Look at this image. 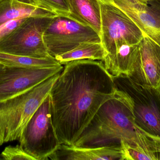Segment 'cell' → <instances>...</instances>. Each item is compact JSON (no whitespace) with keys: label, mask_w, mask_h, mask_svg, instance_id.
<instances>
[{"label":"cell","mask_w":160,"mask_h":160,"mask_svg":"<svg viewBox=\"0 0 160 160\" xmlns=\"http://www.w3.org/2000/svg\"><path fill=\"white\" fill-rule=\"evenodd\" d=\"M64 65L50 92L52 119L60 144L74 146L118 88L101 61L81 59Z\"/></svg>","instance_id":"6da1fadb"},{"label":"cell","mask_w":160,"mask_h":160,"mask_svg":"<svg viewBox=\"0 0 160 160\" xmlns=\"http://www.w3.org/2000/svg\"><path fill=\"white\" fill-rule=\"evenodd\" d=\"M133 109L130 97L118 88L115 95L100 108L74 146H111L120 145L121 141L132 144L138 130Z\"/></svg>","instance_id":"7a4b0ae2"},{"label":"cell","mask_w":160,"mask_h":160,"mask_svg":"<svg viewBox=\"0 0 160 160\" xmlns=\"http://www.w3.org/2000/svg\"><path fill=\"white\" fill-rule=\"evenodd\" d=\"M61 72L28 91L0 101V147L19 140L28 121L49 95Z\"/></svg>","instance_id":"3957f363"},{"label":"cell","mask_w":160,"mask_h":160,"mask_svg":"<svg viewBox=\"0 0 160 160\" xmlns=\"http://www.w3.org/2000/svg\"><path fill=\"white\" fill-rule=\"evenodd\" d=\"M113 78L118 88L132 100L136 127L160 141V98L157 88L140 84L126 75Z\"/></svg>","instance_id":"277c9868"},{"label":"cell","mask_w":160,"mask_h":160,"mask_svg":"<svg viewBox=\"0 0 160 160\" xmlns=\"http://www.w3.org/2000/svg\"><path fill=\"white\" fill-rule=\"evenodd\" d=\"M18 141L35 160H48L59 148L61 144L52 124L49 95L28 121Z\"/></svg>","instance_id":"5b68a950"},{"label":"cell","mask_w":160,"mask_h":160,"mask_svg":"<svg viewBox=\"0 0 160 160\" xmlns=\"http://www.w3.org/2000/svg\"><path fill=\"white\" fill-rule=\"evenodd\" d=\"M53 17L26 18L8 35L0 40V51L34 58H50L43 35Z\"/></svg>","instance_id":"8992f818"},{"label":"cell","mask_w":160,"mask_h":160,"mask_svg":"<svg viewBox=\"0 0 160 160\" xmlns=\"http://www.w3.org/2000/svg\"><path fill=\"white\" fill-rule=\"evenodd\" d=\"M43 39L49 54L54 58L82 43L101 42L100 35L91 27L60 15L53 17L44 33Z\"/></svg>","instance_id":"52a82bcc"},{"label":"cell","mask_w":160,"mask_h":160,"mask_svg":"<svg viewBox=\"0 0 160 160\" xmlns=\"http://www.w3.org/2000/svg\"><path fill=\"white\" fill-rule=\"evenodd\" d=\"M99 2L101 14L100 37L107 53L105 57L112 55L122 42L139 44L144 34L137 25L116 7L102 0Z\"/></svg>","instance_id":"ba28073f"},{"label":"cell","mask_w":160,"mask_h":160,"mask_svg":"<svg viewBox=\"0 0 160 160\" xmlns=\"http://www.w3.org/2000/svg\"><path fill=\"white\" fill-rule=\"evenodd\" d=\"M63 68L61 65L44 68L5 66L0 75V101L30 90Z\"/></svg>","instance_id":"9c48e42d"},{"label":"cell","mask_w":160,"mask_h":160,"mask_svg":"<svg viewBox=\"0 0 160 160\" xmlns=\"http://www.w3.org/2000/svg\"><path fill=\"white\" fill-rule=\"evenodd\" d=\"M119 8L144 34L160 45V0H102Z\"/></svg>","instance_id":"30bf717a"},{"label":"cell","mask_w":160,"mask_h":160,"mask_svg":"<svg viewBox=\"0 0 160 160\" xmlns=\"http://www.w3.org/2000/svg\"><path fill=\"white\" fill-rule=\"evenodd\" d=\"M128 77L140 84L154 88L160 84V45L145 34Z\"/></svg>","instance_id":"8fae6325"},{"label":"cell","mask_w":160,"mask_h":160,"mask_svg":"<svg viewBox=\"0 0 160 160\" xmlns=\"http://www.w3.org/2000/svg\"><path fill=\"white\" fill-rule=\"evenodd\" d=\"M121 145L82 147L62 144L49 157L52 160H121Z\"/></svg>","instance_id":"7c38bea8"},{"label":"cell","mask_w":160,"mask_h":160,"mask_svg":"<svg viewBox=\"0 0 160 160\" xmlns=\"http://www.w3.org/2000/svg\"><path fill=\"white\" fill-rule=\"evenodd\" d=\"M120 145L121 160H160V141L148 136L138 128L132 144L121 141Z\"/></svg>","instance_id":"4fadbf2b"},{"label":"cell","mask_w":160,"mask_h":160,"mask_svg":"<svg viewBox=\"0 0 160 160\" xmlns=\"http://www.w3.org/2000/svg\"><path fill=\"white\" fill-rule=\"evenodd\" d=\"M139 43L130 44L126 42L119 44L114 53L102 61L106 70L113 77L129 76L137 59Z\"/></svg>","instance_id":"5bb4252c"},{"label":"cell","mask_w":160,"mask_h":160,"mask_svg":"<svg viewBox=\"0 0 160 160\" xmlns=\"http://www.w3.org/2000/svg\"><path fill=\"white\" fill-rule=\"evenodd\" d=\"M56 16L55 13L37 5L31 0H0V27L12 20L33 16Z\"/></svg>","instance_id":"9a60e30c"},{"label":"cell","mask_w":160,"mask_h":160,"mask_svg":"<svg viewBox=\"0 0 160 160\" xmlns=\"http://www.w3.org/2000/svg\"><path fill=\"white\" fill-rule=\"evenodd\" d=\"M69 9L68 17L91 27L100 36L101 14L99 0H65Z\"/></svg>","instance_id":"2e32d148"},{"label":"cell","mask_w":160,"mask_h":160,"mask_svg":"<svg viewBox=\"0 0 160 160\" xmlns=\"http://www.w3.org/2000/svg\"><path fill=\"white\" fill-rule=\"evenodd\" d=\"M107 53L102 42H87L82 43L75 49L55 56L61 65L75 60L91 59L102 62Z\"/></svg>","instance_id":"e0dca14e"},{"label":"cell","mask_w":160,"mask_h":160,"mask_svg":"<svg viewBox=\"0 0 160 160\" xmlns=\"http://www.w3.org/2000/svg\"><path fill=\"white\" fill-rule=\"evenodd\" d=\"M0 64L6 67L44 68L61 65L54 57L34 58L0 51Z\"/></svg>","instance_id":"ac0fdd59"},{"label":"cell","mask_w":160,"mask_h":160,"mask_svg":"<svg viewBox=\"0 0 160 160\" xmlns=\"http://www.w3.org/2000/svg\"><path fill=\"white\" fill-rule=\"evenodd\" d=\"M34 3L44 8L57 15L68 16L69 8L65 0H31Z\"/></svg>","instance_id":"d6986e66"},{"label":"cell","mask_w":160,"mask_h":160,"mask_svg":"<svg viewBox=\"0 0 160 160\" xmlns=\"http://www.w3.org/2000/svg\"><path fill=\"white\" fill-rule=\"evenodd\" d=\"M4 160H35L27 154L20 144L7 147L1 153Z\"/></svg>","instance_id":"ffe728a7"},{"label":"cell","mask_w":160,"mask_h":160,"mask_svg":"<svg viewBox=\"0 0 160 160\" xmlns=\"http://www.w3.org/2000/svg\"><path fill=\"white\" fill-rule=\"evenodd\" d=\"M26 18L9 21L0 27V40L10 34L19 26Z\"/></svg>","instance_id":"44dd1931"},{"label":"cell","mask_w":160,"mask_h":160,"mask_svg":"<svg viewBox=\"0 0 160 160\" xmlns=\"http://www.w3.org/2000/svg\"><path fill=\"white\" fill-rule=\"evenodd\" d=\"M5 66H4L3 65H1L0 64V75L2 74V72L4 70Z\"/></svg>","instance_id":"7402d4cb"},{"label":"cell","mask_w":160,"mask_h":160,"mask_svg":"<svg viewBox=\"0 0 160 160\" xmlns=\"http://www.w3.org/2000/svg\"><path fill=\"white\" fill-rule=\"evenodd\" d=\"M157 91H158V94L160 98V84L158 85V87L157 88Z\"/></svg>","instance_id":"603a6c76"},{"label":"cell","mask_w":160,"mask_h":160,"mask_svg":"<svg viewBox=\"0 0 160 160\" xmlns=\"http://www.w3.org/2000/svg\"><path fill=\"white\" fill-rule=\"evenodd\" d=\"M138 2H140L141 3H147V1L146 0H137Z\"/></svg>","instance_id":"cb8c5ba5"},{"label":"cell","mask_w":160,"mask_h":160,"mask_svg":"<svg viewBox=\"0 0 160 160\" xmlns=\"http://www.w3.org/2000/svg\"><path fill=\"white\" fill-rule=\"evenodd\" d=\"M0 160H3L2 157V155H1V154H0Z\"/></svg>","instance_id":"d4e9b609"},{"label":"cell","mask_w":160,"mask_h":160,"mask_svg":"<svg viewBox=\"0 0 160 160\" xmlns=\"http://www.w3.org/2000/svg\"><path fill=\"white\" fill-rule=\"evenodd\" d=\"M147 1V2H148V1H149V0H146Z\"/></svg>","instance_id":"484cf974"}]
</instances>
